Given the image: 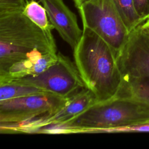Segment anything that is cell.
Returning a JSON list of instances; mask_svg holds the SVG:
<instances>
[{
	"mask_svg": "<svg viewBox=\"0 0 149 149\" xmlns=\"http://www.w3.org/2000/svg\"><path fill=\"white\" fill-rule=\"evenodd\" d=\"M27 0H0V45L27 53L37 49L57 53L52 34L40 28L23 13Z\"/></svg>",
	"mask_w": 149,
	"mask_h": 149,
	"instance_id": "3957f363",
	"label": "cell"
},
{
	"mask_svg": "<svg viewBox=\"0 0 149 149\" xmlns=\"http://www.w3.org/2000/svg\"><path fill=\"white\" fill-rule=\"evenodd\" d=\"M147 123H149V113L143 105L130 99L116 97L106 101L95 102L69 123L44 127L37 133H99L104 129Z\"/></svg>",
	"mask_w": 149,
	"mask_h": 149,
	"instance_id": "7a4b0ae2",
	"label": "cell"
},
{
	"mask_svg": "<svg viewBox=\"0 0 149 149\" xmlns=\"http://www.w3.org/2000/svg\"><path fill=\"white\" fill-rule=\"evenodd\" d=\"M117 60L122 80L149 76V36L139 26L132 30Z\"/></svg>",
	"mask_w": 149,
	"mask_h": 149,
	"instance_id": "ba28073f",
	"label": "cell"
},
{
	"mask_svg": "<svg viewBox=\"0 0 149 149\" xmlns=\"http://www.w3.org/2000/svg\"><path fill=\"white\" fill-rule=\"evenodd\" d=\"M134 5L142 23L149 18V0H134Z\"/></svg>",
	"mask_w": 149,
	"mask_h": 149,
	"instance_id": "9a60e30c",
	"label": "cell"
},
{
	"mask_svg": "<svg viewBox=\"0 0 149 149\" xmlns=\"http://www.w3.org/2000/svg\"><path fill=\"white\" fill-rule=\"evenodd\" d=\"M73 52L84 86L94 95L96 102L115 98L122 83L116 52L94 32L83 28Z\"/></svg>",
	"mask_w": 149,
	"mask_h": 149,
	"instance_id": "6da1fadb",
	"label": "cell"
},
{
	"mask_svg": "<svg viewBox=\"0 0 149 149\" xmlns=\"http://www.w3.org/2000/svg\"><path fill=\"white\" fill-rule=\"evenodd\" d=\"M93 93L84 87L69 97L66 104L54 112L17 123H0L1 133H35L39 129L70 122L96 102Z\"/></svg>",
	"mask_w": 149,
	"mask_h": 149,
	"instance_id": "8992f818",
	"label": "cell"
},
{
	"mask_svg": "<svg viewBox=\"0 0 149 149\" xmlns=\"http://www.w3.org/2000/svg\"><path fill=\"white\" fill-rule=\"evenodd\" d=\"M139 27L144 34L149 36V18L140 24Z\"/></svg>",
	"mask_w": 149,
	"mask_h": 149,
	"instance_id": "2e32d148",
	"label": "cell"
},
{
	"mask_svg": "<svg viewBox=\"0 0 149 149\" xmlns=\"http://www.w3.org/2000/svg\"><path fill=\"white\" fill-rule=\"evenodd\" d=\"M57 53L43 52L37 49L30 52L24 59L0 73V84L23 77L36 76L44 72L57 60Z\"/></svg>",
	"mask_w": 149,
	"mask_h": 149,
	"instance_id": "30bf717a",
	"label": "cell"
},
{
	"mask_svg": "<svg viewBox=\"0 0 149 149\" xmlns=\"http://www.w3.org/2000/svg\"><path fill=\"white\" fill-rule=\"evenodd\" d=\"M10 81L34 86L65 98L85 87L74 62L61 52H58L56 61L41 73Z\"/></svg>",
	"mask_w": 149,
	"mask_h": 149,
	"instance_id": "5b68a950",
	"label": "cell"
},
{
	"mask_svg": "<svg viewBox=\"0 0 149 149\" xmlns=\"http://www.w3.org/2000/svg\"><path fill=\"white\" fill-rule=\"evenodd\" d=\"M88 1L89 0H73V2H74L76 8L78 9L81 6V5H83L84 3H85Z\"/></svg>",
	"mask_w": 149,
	"mask_h": 149,
	"instance_id": "e0dca14e",
	"label": "cell"
},
{
	"mask_svg": "<svg viewBox=\"0 0 149 149\" xmlns=\"http://www.w3.org/2000/svg\"><path fill=\"white\" fill-rule=\"evenodd\" d=\"M68 99L44 93L0 101V123H21L54 112L64 106Z\"/></svg>",
	"mask_w": 149,
	"mask_h": 149,
	"instance_id": "52a82bcc",
	"label": "cell"
},
{
	"mask_svg": "<svg viewBox=\"0 0 149 149\" xmlns=\"http://www.w3.org/2000/svg\"><path fill=\"white\" fill-rule=\"evenodd\" d=\"M116 97L133 100L149 113V76L123 79Z\"/></svg>",
	"mask_w": 149,
	"mask_h": 149,
	"instance_id": "8fae6325",
	"label": "cell"
},
{
	"mask_svg": "<svg viewBox=\"0 0 149 149\" xmlns=\"http://www.w3.org/2000/svg\"><path fill=\"white\" fill-rule=\"evenodd\" d=\"M49 93L34 86L9 81L0 84V101Z\"/></svg>",
	"mask_w": 149,
	"mask_h": 149,
	"instance_id": "7c38bea8",
	"label": "cell"
},
{
	"mask_svg": "<svg viewBox=\"0 0 149 149\" xmlns=\"http://www.w3.org/2000/svg\"><path fill=\"white\" fill-rule=\"evenodd\" d=\"M112 1L129 33L142 23L136 11L134 0Z\"/></svg>",
	"mask_w": 149,
	"mask_h": 149,
	"instance_id": "5bb4252c",
	"label": "cell"
},
{
	"mask_svg": "<svg viewBox=\"0 0 149 149\" xmlns=\"http://www.w3.org/2000/svg\"><path fill=\"white\" fill-rule=\"evenodd\" d=\"M24 14L42 30L49 34H52L54 29L49 22L46 10L35 0L26 1L23 9Z\"/></svg>",
	"mask_w": 149,
	"mask_h": 149,
	"instance_id": "4fadbf2b",
	"label": "cell"
},
{
	"mask_svg": "<svg viewBox=\"0 0 149 149\" xmlns=\"http://www.w3.org/2000/svg\"><path fill=\"white\" fill-rule=\"evenodd\" d=\"M45 8L50 23L61 37L73 50L82 34L76 15L65 4L63 0H39Z\"/></svg>",
	"mask_w": 149,
	"mask_h": 149,
	"instance_id": "9c48e42d",
	"label": "cell"
},
{
	"mask_svg": "<svg viewBox=\"0 0 149 149\" xmlns=\"http://www.w3.org/2000/svg\"><path fill=\"white\" fill-rule=\"evenodd\" d=\"M83 28L94 32L117 53L129 32L112 0H89L78 9Z\"/></svg>",
	"mask_w": 149,
	"mask_h": 149,
	"instance_id": "277c9868",
	"label": "cell"
}]
</instances>
